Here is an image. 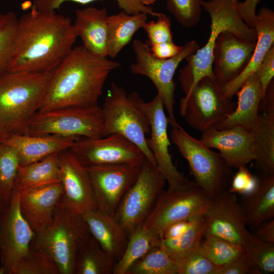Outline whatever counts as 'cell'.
Masks as SVG:
<instances>
[{
	"label": "cell",
	"instance_id": "cell-1",
	"mask_svg": "<svg viewBox=\"0 0 274 274\" xmlns=\"http://www.w3.org/2000/svg\"><path fill=\"white\" fill-rule=\"evenodd\" d=\"M77 38L70 17L33 7L18 18L8 71L52 72L73 49Z\"/></svg>",
	"mask_w": 274,
	"mask_h": 274
},
{
	"label": "cell",
	"instance_id": "cell-2",
	"mask_svg": "<svg viewBox=\"0 0 274 274\" xmlns=\"http://www.w3.org/2000/svg\"><path fill=\"white\" fill-rule=\"evenodd\" d=\"M120 66L107 57L92 55L83 45L73 48L53 71L39 111L98 105L109 74Z\"/></svg>",
	"mask_w": 274,
	"mask_h": 274
},
{
	"label": "cell",
	"instance_id": "cell-3",
	"mask_svg": "<svg viewBox=\"0 0 274 274\" xmlns=\"http://www.w3.org/2000/svg\"><path fill=\"white\" fill-rule=\"evenodd\" d=\"M52 72L8 71L0 76V127L7 134H26L45 99Z\"/></svg>",
	"mask_w": 274,
	"mask_h": 274
},
{
	"label": "cell",
	"instance_id": "cell-4",
	"mask_svg": "<svg viewBox=\"0 0 274 274\" xmlns=\"http://www.w3.org/2000/svg\"><path fill=\"white\" fill-rule=\"evenodd\" d=\"M241 0L202 1V8L211 19L210 34L207 43L185 59L187 65L180 71L179 80L185 94L196 83L206 76L214 77L213 72V52L216 39L223 31L233 32L239 38L252 42L257 41V32L249 27L241 17L238 6Z\"/></svg>",
	"mask_w": 274,
	"mask_h": 274
},
{
	"label": "cell",
	"instance_id": "cell-5",
	"mask_svg": "<svg viewBox=\"0 0 274 274\" xmlns=\"http://www.w3.org/2000/svg\"><path fill=\"white\" fill-rule=\"evenodd\" d=\"M91 236L83 216L59 203L52 223L35 233L32 242L51 256L60 274H74L76 256Z\"/></svg>",
	"mask_w": 274,
	"mask_h": 274
},
{
	"label": "cell",
	"instance_id": "cell-6",
	"mask_svg": "<svg viewBox=\"0 0 274 274\" xmlns=\"http://www.w3.org/2000/svg\"><path fill=\"white\" fill-rule=\"evenodd\" d=\"M170 139L187 161L194 181L211 198L228 191L231 168L219 153L190 135L179 124L173 127Z\"/></svg>",
	"mask_w": 274,
	"mask_h": 274
},
{
	"label": "cell",
	"instance_id": "cell-7",
	"mask_svg": "<svg viewBox=\"0 0 274 274\" xmlns=\"http://www.w3.org/2000/svg\"><path fill=\"white\" fill-rule=\"evenodd\" d=\"M101 107L103 137L120 134L137 146L146 158L157 166L148 148L146 135L150 132L147 115L134 104L125 89L112 82Z\"/></svg>",
	"mask_w": 274,
	"mask_h": 274
},
{
	"label": "cell",
	"instance_id": "cell-8",
	"mask_svg": "<svg viewBox=\"0 0 274 274\" xmlns=\"http://www.w3.org/2000/svg\"><path fill=\"white\" fill-rule=\"evenodd\" d=\"M101 107L98 105L39 111L29 121L27 134L67 137H103Z\"/></svg>",
	"mask_w": 274,
	"mask_h": 274
},
{
	"label": "cell",
	"instance_id": "cell-9",
	"mask_svg": "<svg viewBox=\"0 0 274 274\" xmlns=\"http://www.w3.org/2000/svg\"><path fill=\"white\" fill-rule=\"evenodd\" d=\"M135 60L130 66L132 73L148 77L155 85L168 113V124L173 127L178 123L175 116V83L174 76L180 62L189 55L194 53L199 44L192 40L183 45L182 51L176 56L160 59L153 55L149 45L140 39L132 42Z\"/></svg>",
	"mask_w": 274,
	"mask_h": 274
},
{
	"label": "cell",
	"instance_id": "cell-10",
	"mask_svg": "<svg viewBox=\"0 0 274 274\" xmlns=\"http://www.w3.org/2000/svg\"><path fill=\"white\" fill-rule=\"evenodd\" d=\"M165 182L157 166L146 158L136 180L123 196L113 216L128 237L153 210Z\"/></svg>",
	"mask_w": 274,
	"mask_h": 274
},
{
	"label": "cell",
	"instance_id": "cell-11",
	"mask_svg": "<svg viewBox=\"0 0 274 274\" xmlns=\"http://www.w3.org/2000/svg\"><path fill=\"white\" fill-rule=\"evenodd\" d=\"M236 106L214 77L206 76L181 98L180 113L190 127L202 132L226 120Z\"/></svg>",
	"mask_w": 274,
	"mask_h": 274
},
{
	"label": "cell",
	"instance_id": "cell-12",
	"mask_svg": "<svg viewBox=\"0 0 274 274\" xmlns=\"http://www.w3.org/2000/svg\"><path fill=\"white\" fill-rule=\"evenodd\" d=\"M212 198L194 182L163 190L157 203L142 225L161 234L175 222L202 216Z\"/></svg>",
	"mask_w": 274,
	"mask_h": 274
},
{
	"label": "cell",
	"instance_id": "cell-13",
	"mask_svg": "<svg viewBox=\"0 0 274 274\" xmlns=\"http://www.w3.org/2000/svg\"><path fill=\"white\" fill-rule=\"evenodd\" d=\"M128 95L149 119L151 135L146 139L147 144L168 188H177L185 184L189 180L177 169L169 152L170 143L167 134L168 122L161 97L157 94L152 100L146 102L136 92Z\"/></svg>",
	"mask_w": 274,
	"mask_h": 274
},
{
	"label": "cell",
	"instance_id": "cell-14",
	"mask_svg": "<svg viewBox=\"0 0 274 274\" xmlns=\"http://www.w3.org/2000/svg\"><path fill=\"white\" fill-rule=\"evenodd\" d=\"M34 235L22 215L14 187L11 203L0 216V274H15L27 255Z\"/></svg>",
	"mask_w": 274,
	"mask_h": 274
},
{
	"label": "cell",
	"instance_id": "cell-15",
	"mask_svg": "<svg viewBox=\"0 0 274 274\" xmlns=\"http://www.w3.org/2000/svg\"><path fill=\"white\" fill-rule=\"evenodd\" d=\"M144 162L85 166L97 209L114 216L123 196L136 180Z\"/></svg>",
	"mask_w": 274,
	"mask_h": 274
},
{
	"label": "cell",
	"instance_id": "cell-16",
	"mask_svg": "<svg viewBox=\"0 0 274 274\" xmlns=\"http://www.w3.org/2000/svg\"><path fill=\"white\" fill-rule=\"evenodd\" d=\"M68 150L85 166L143 163L146 159L137 146L118 134L79 137Z\"/></svg>",
	"mask_w": 274,
	"mask_h": 274
},
{
	"label": "cell",
	"instance_id": "cell-17",
	"mask_svg": "<svg viewBox=\"0 0 274 274\" xmlns=\"http://www.w3.org/2000/svg\"><path fill=\"white\" fill-rule=\"evenodd\" d=\"M202 217L204 235L216 236L246 249L251 233L235 194L226 191L212 198Z\"/></svg>",
	"mask_w": 274,
	"mask_h": 274
},
{
	"label": "cell",
	"instance_id": "cell-18",
	"mask_svg": "<svg viewBox=\"0 0 274 274\" xmlns=\"http://www.w3.org/2000/svg\"><path fill=\"white\" fill-rule=\"evenodd\" d=\"M59 161L63 190L59 204L82 215L97 209L86 167L69 150L59 153Z\"/></svg>",
	"mask_w": 274,
	"mask_h": 274
},
{
	"label": "cell",
	"instance_id": "cell-19",
	"mask_svg": "<svg viewBox=\"0 0 274 274\" xmlns=\"http://www.w3.org/2000/svg\"><path fill=\"white\" fill-rule=\"evenodd\" d=\"M256 43L243 40L229 31L218 36L214 49L212 69L216 81L221 87L236 79L246 69Z\"/></svg>",
	"mask_w": 274,
	"mask_h": 274
},
{
	"label": "cell",
	"instance_id": "cell-20",
	"mask_svg": "<svg viewBox=\"0 0 274 274\" xmlns=\"http://www.w3.org/2000/svg\"><path fill=\"white\" fill-rule=\"evenodd\" d=\"M202 143L220 151V155L231 168L246 166L256 156L254 134L243 126L219 130L211 127L202 132Z\"/></svg>",
	"mask_w": 274,
	"mask_h": 274
},
{
	"label": "cell",
	"instance_id": "cell-21",
	"mask_svg": "<svg viewBox=\"0 0 274 274\" xmlns=\"http://www.w3.org/2000/svg\"><path fill=\"white\" fill-rule=\"evenodd\" d=\"M18 191L21 213L34 233L48 226L63 194L60 181Z\"/></svg>",
	"mask_w": 274,
	"mask_h": 274
},
{
	"label": "cell",
	"instance_id": "cell-22",
	"mask_svg": "<svg viewBox=\"0 0 274 274\" xmlns=\"http://www.w3.org/2000/svg\"><path fill=\"white\" fill-rule=\"evenodd\" d=\"M78 138L12 133L8 134L3 143L14 150L20 165H24L68 150Z\"/></svg>",
	"mask_w": 274,
	"mask_h": 274
},
{
	"label": "cell",
	"instance_id": "cell-23",
	"mask_svg": "<svg viewBox=\"0 0 274 274\" xmlns=\"http://www.w3.org/2000/svg\"><path fill=\"white\" fill-rule=\"evenodd\" d=\"M108 15L105 8L89 7L76 11L73 26L83 46L92 55L108 56Z\"/></svg>",
	"mask_w": 274,
	"mask_h": 274
},
{
	"label": "cell",
	"instance_id": "cell-24",
	"mask_svg": "<svg viewBox=\"0 0 274 274\" xmlns=\"http://www.w3.org/2000/svg\"><path fill=\"white\" fill-rule=\"evenodd\" d=\"M235 94L238 101L234 111L214 127L224 130L240 126L253 131L259 122L258 110L262 99L261 85L255 73L248 78Z\"/></svg>",
	"mask_w": 274,
	"mask_h": 274
},
{
	"label": "cell",
	"instance_id": "cell-25",
	"mask_svg": "<svg viewBox=\"0 0 274 274\" xmlns=\"http://www.w3.org/2000/svg\"><path fill=\"white\" fill-rule=\"evenodd\" d=\"M255 29L257 41L252 58L246 69L236 79L222 87L225 96L231 98L252 74L254 73L274 42V12L262 8L256 14Z\"/></svg>",
	"mask_w": 274,
	"mask_h": 274
},
{
	"label": "cell",
	"instance_id": "cell-26",
	"mask_svg": "<svg viewBox=\"0 0 274 274\" xmlns=\"http://www.w3.org/2000/svg\"><path fill=\"white\" fill-rule=\"evenodd\" d=\"M82 216L92 236L116 263L127 246L128 237L126 233L113 217L97 209L89 211Z\"/></svg>",
	"mask_w": 274,
	"mask_h": 274
},
{
	"label": "cell",
	"instance_id": "cell-27",
	"mask_svg": "<svg viewBox=\"0 0 274 274\" xmlns=\"http://www.w3.org/2000/svg\"><path fill=\"white\" fill-rule=\"evenodd\" d=\"M241 204L248 225L255 229L274 218V175L258 177V184L251 193L244 195Z\"/></svg>",
	"mask_w": 274,
	"mask_h": 274
},
{
	"label": "cell",
	"instance_id": "cell-28",
	"mask_svg": "<svg viewBox=\"0 0 274 274\" xmlns=\"http://www.w3.org/2000/svg\"><path fill=\"white\" fill-rule=\"evenodd\" d=\"M147 14H129L122 10L108 16V56L115 58L131 40L134 33L147 22Z\"/></svg>",
	"mask_w": 274,
	"mask_h": 274
},
{
	"label": "cell",
	"instance_id": "cell-29",
	"mask_svg": "<svg viewBox=\"0 0 274 274\" xmlns=\"http://www.w3.org/2000/svg\"><path fill=\"white\" fill-rule=\"evenodd\" d=\"M259 122L252 131L256 149L254 160L261 175H274V110L260 115Z\"/></svg>",
	"mask_w": 274,
	"mask_h": 274
},
{
	"label": "cell",
	"instance_id": "cell-30",
	"mask_svg": "<svg viewBox=\"0 0 274 274\" xmlns=\"http://www.w3.org/2000/svg\"><path fill=\"white\" fill-rule=\"evenodd\" d=\"M59 153L28 164L19 165L15 182L18 190L59 182Z\"/></svg>",
	"mask_w": 274,
	"mask_h": 274
},
{
	"label": "cell",
	"instance_id": "cell-31",
	"mask_svg": "<svg viewBox=\"0 0 274 274\" xmlns=\"http://www.w3.org/2000/svg\"><path fill=\"white\" fill-rule=\"evenodd\" d=\"M161 236L156 231L141 226L128 237L125 251L114 266L113 274H126L129 267L154 247L161 245Z\"/></svg>",
	"mask_w": 274,
	"mask_h": 274
},
{
	"label": "cell",
	"instance_id": "cell-32",
	"mask_svg": "<svg viewBox=\"0 0 274 274\" xmlns=\"http://www.w3.org/2000/svg\"><path fill=\"white\" fill-rule=\"evenodd\" d=\"M115 264L92 236L76 256L74 274H113Z\"/></svg>",
	"mask_w": 274,
	"mask_h": 274
},
{
	"label": "cell",
	"instance_id": "cell-33",
	"mask_svg": "<svg viewBox=\"0 0 274 274\" xmlns=\"http://www.w3.org/2000/svg\"><path fill=\"white\" fill-rule=\"evenodd\" d=\"M19 165L14 150L5 143H0V216L11 203Z\"/></svg>",
	"mask_w": 274,
	"mask_h": 274
},
{
	"label": "cell",
	"instance_id": "cell-34",
	"mask_svg": "<svg viewBox=\"0 0 274 274\" xmlns=\"http://www.w3.org/2000/svg\"><path fill=\"white\" fill-rule=\"evenodd\" d=\"M205 223L202 216L194 219L189 228L177 237L162 239L161 246L175 260L183 257L196 248L204 235Z\"/></svg>",
	"mask_w": 274,
	"mask_h": 274
},
{
	"label": "cell",
	"instance_id": "cell-35",
	"mask_svg": "<svg viewBox=\"0 0 274 274\" xmlns=\"http://www.w3.org/2000/svg\"><path fill=\"white\" fill-rule=\"evenodd\" d=\"M126 274H178V266L160 245L136 260Z\"/></svg>",
	"mask_w": 274,
	"mask_h": 274
},
{
	"label": "cell",
	"instance_id": "cell-36",
	"mask_svg": "<svg viewBox=\"0 0 274 274\" xmlns=\"http://www.w3.org/2000/svg\"><path fill=\"white\" fill-rule=\"evenodd\" d=\"M201 247L210 259L219 268L246 253V249L216 236L205 234Z\"/></svg>",
	"mask_w": 274,
	"mask_h": 274
},
{
	"label": "cell",
	"instance_id": "cell-37",
	"mask_svg": "<svg viewBox=\"0 0 274 274\" xmlns=\"http://www.w3.org/2000/svg\"><path fill=\"white\" fill-rule=\"evenodd\" d=\"M17 20L13 12L0 14V76L9 70L14 49Z\"/></svg>",
	"mask_w": 274,
	"mask_h": 274
},
{
	"label": "cell",
	"instance_id": "cell-38",
	"mask_svg": "<svg viewBox=\"0 0 274 274\" xmlns=\"http://www.w3.org/2000/svg\"><path fill=\"white\" fill-rule=\"evenodd\" d=\"M246 251L252 264V273L274 272V244L261 241L251 233Z\"/></svg>",
	"mask_w": 274,
	"mask_h": 274
},
{
	"label": "cell",
	"instance_id": "cell-39",
	"mask_svg": "<svg viewBox=\"0 0 274 274\" xmlns=\"http://www.w3.org/2000/svg\"><path fill=\"white\" fill-rule=\"evenodd\" d=\"M15 274H60L56 263L43 249L31 243L29 251Z\"/></svg>",
	"mask_w": 274,
	"mask_h": 274
},
{
	"label": "cell",
	"instance_id": "cell-40",
	"mask_svg": "<svg viewBox=\"0 0 274 274\" xmlns=\"http://www.w3.org/2000/svg\"><path fill=\"white\" fill-rule=\"evenodd\" d=\"M176 262L178 274H217L219 269L204 253L200 243Z\"/></svg>",
	"mask_w": 274,
	"mask_h": 274
},
{
	"label": "cell",
	"instance_id": "cell-41",
	"mask_svg": "<svg viewBox=\"0 0 274 274\" xmlns=\"http://www.w3.org/2000/svg\"><path fill=\"white\" fill-rule=\"evenodd\" d=\"M98 0H35L33 8L43 11H55L59 9L61 5L65 2H72L82 5H86ZM118 7L129 14L146 13L157 17L158 12L153 9L142 4L138 0H115Z\"/></svg>",
	"mask_w": 274,
	"mask_h": 274
},
{
	"label": "cell",
	"instance_id": "cell-42",
	"mask_svg": "<svg viewBox=\"0 0 274 274\" xmlns=\"http://www.w3.org/2000/svg\"><path fill=\"white\" fill-rule=\"evenodd\" d=\"M202 0H167L166 8L183 27L195 26L201 18Z\"/></svg>",
	"mask_w": 274,
	"mask_h": 274
},
{
	"label": "cell",
	"instance_id": "cell-43",
	"mask_svg": "<svg viewBox=\"0 0 274 274\" xmlns=\"http://www.w3.org/2000/svg\"><path fill=\"white\" fill-rule=\"evenodd\" d=\"M156 21L146 22L143 27L147 34L150 45L173 42L170 18L162 13H158Z\"/></svg>",
	"mask_w": 274,
	"mask_h": 274
},
{
	"label": "cell",
	"instance_id": "cell-44",
	"mask_svg": "<svg viewBox=\"0 0 274 274\" xmlns=\"http://www.w3.org/2000/svg\"><path fill=\"white\" fill-rule=\"evenodd\" d=\"M258 177L252 175L246 166L238 168V170L232 176L228 191L243 196L252 192L257 187Z\"/></svg>",
	"mask_w": 274,
	"mask_h": 274
},
{
	"label": "cell",
	"instance_id": "cell-45",
	"mask_svg": "<svg viewBox=\"0 0 274 274\" xmlns=\"http://www.w3.org/2000/svg\"><path fill=\"white\" fill-rule=\"evenodd\" d=\"M255 73L261 85L262 100L274 76V45L268 51Z\"/></svg>",
	"mask_w": 274,
	"mask_h": 274
},
{
	"label": "cell",
	"instance_id": "cell-46",
	"mask_svg": "<svg viewBox=\"0 0 274 274\" xmlns=\"http://www.w3.org/2000/svg\"><path fill=\"white\" fill-rule=\"evenodd\" d=\"M252 273V264L246 253L231 263L219 268L217 274Z\"/></svg>",
	"mask_w": 274,
	"mask_h": 274
},
{
	"label": "cell",
	"instance_id": "cell-47",
	"mask_svg": "<svg viewBox=\"0 0 274 274\" xmlns=\"http://www.w3.org/2000/svg\"><path fill=\"white\" fill-rule=\"evenodd\" d=\"M260 0H245L241 2L238 6L239 14L250 27L255 29L256 21V9Z\"/></svg>",
	"mask_w": 274,
	"mask_h": 274
},
{
	"label": "cell",
	"instance_id": "cell-48",
	"mask_svg": "<svg viewBox=\"0 0 274 274\" xmlns=\"http://www.w3.org/2000/svg\"><path fill=\"white\" fill-rule=\"evenodd\" d=\"M151 46L150 50L153 55L160 59L173 57L180 53L183 48V46H178L173 41L155 44Z\"/></svg>",
	"mask_w": 274,
	"mask_h": 274
},
{
	"label": "cell",
	"instance_id": "cell-49",
	"mask_svg": "<svg viewBox=\"0 0 274 274\" xmlns=\"http://www.w3.org/2000/svg\"><path fill=\"white\" fill-rule=\"evenodd\" d=\"M194 218L180 220L170 224L163 230L161 238L168 239L178 237L189 228Z\"/></svg>",
	"mask_w": 274,
	"mask_h": 274
},
{
	"label": "cell",
	"instance_id": "cell-50",
	"mask_svg": "<svg viewBox=\"0 0 274 274\" xmlns=\"http://www.w3.org/2000/svg\"><path fill=\"white\" fill-rule=\"evenodd\" d=\"M253 234L257 238L265 242L274 244V219L262 223L256 228Z\"/></svg>",
	"mask_w": 274,
	"mask_h": 274
},
{
	"label": "cell",
	"instance_id": "cell-51",
	"mask_svg": "<svg viewBox=\"0 0 274 274\" xmlns=\"http://www.w3.org/2000/svg\"><path fill=\"white\" fill-rule=\"evenodd\" d=\"M142 4L149 6V5L153 4L156 0H138Z\"/></svg>",
	"mask_w": 274,
	"mask_h": 274
},
{
	"label": "cell",
	"instance_id": "cell-52",
	"mask_svg": "<svg viewBox=\"0 0 274 274\" xmlns=\"http://www.w3.org/2000/svg\"><path fill=\"white\" fill-rule=\"evenodd\" d=\"M7 135L8 134L4 132L0 127V143L4 142Z\"/></svg>",
	"mask_w": 274,
	"mask_h": 274
}]
</instances>
